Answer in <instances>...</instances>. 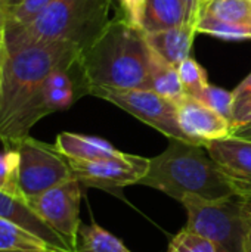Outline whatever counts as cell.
I'll return each instance as SVG.
<instances>
[{
    "label": "cell",
    "mask_w": 251,
    "mask_h": 252,
    "mask_svg": "<svg viewBox=\"0 0 251 252\" xmlns=\"http://www.w3.org/2000/svg\"><path fill=\"white\" fill-rule=\"evenodd\" d=\"M81 47L71 41H37L4 47L0 77V142L13 148L46 115V78L56 69L74 68Z\"/></svg>",
    "instance_id": "6da1fadb"
},
{
    "label": "cell",
    "mask_w": 251,
    "mask_h": 252,
    "mask_svg": "<svg viewBox=\"0 0 251 252\" xmlns=\"http://www.w3.org/2000/svg\"><path fill=\"white\" fill-rule=\"evenodd\" d=\"M232 136L241 137V139H246V140H251V124L235 128V130L232 131Z\"/></svg>",
    "instance_id": "1f68e13d"
},
{
    "label": "cell",
    "mask_w": 251,
    "mask_h": 252,
    "mask_svg": "<svg viewBox=\"0 0 251 252\" xmlns=\"http://www.w3.org/2000/svg\"><path fill=\"white\" fill-rule=\"evenodd\" d=\"M243 202L237 195L217 201L186 196L180 201L188 214L185 227L207 238L219 252H244Z\"/></svg>",
    "instance_id": "5b68a950"
},
{
    "label": "cell",
    "mask_w": 251,
    "mask_h": 252,
    "mask_svg": "<svg viewBox=\"0 0 251 252\" xmlns=\"http://www.w3.org/2000/svg\"><path fill=\"white\" fill-rule=\"evenodd\" d=\"M38 252H53V251H38Z\"/></svg>",
    "instance_id": "8d00e7d4"
},
{
    "label": "cell",
    "mask_w": 251,
    "mask_h": 252,
    "mask_svg": "<svg viewBox=\"0 0 251 252\" xmlns=\"http://www.w3.org/2000/svg\"><path fill=\"white\" fill-rule=\"evenodd\" d=\"M234 93V100H235V103L234 105H237V103H243V102H246V100H250L251 99V74L250 75H247L238 86H237V89L232 92Z\"/></svg>",
    "instance_id": "f1b7e54d"
},
{
    "label": "cell",
    "mask_w": 251,
    "mask_h": 252,
    "mask_svg": "<svg viewBox=\"0 0 251 252\" xmlns=\"http://www.w3.org/2000/svg\"><path fill=\"white\" fill-rule=\"evenodd\" d=\"M118 4V10L121 16L133 27L142 28L143 24V15L146 7V0H115Z\"/></svg>",
    "instance_id": "484cf974"
},
{
    "label": "cell",
    "mask_w": 251,
    "mask_h": 252,
    "mask_svg": "<svg viewBox=\"0 0 251 252\" xmlns=\"http://www.w3.org/2000/svg\"><path fill=\"white\" fill-rule=\"evenodd\" d=\"M53 0H22L7 12V25H27L34 21Z\"/></svg>",
    "instance_id": "cb8c5ba5"
},
{
    "label": "cell",
    "mask_w": 251,
    "mask_h": 252,
    "mask_svg": "<svg viewBox=\"0 0 251 252\" xmlns=\"http://www.w3.org/2000/svg\"><path fill=\"white\" fill-rule=\"evenodd\" d=\"M234 193L251 201V140L229 136L206 145Z\"/></svg>",
    "instance_id": "8fae6325"
},
{
    "label": "cell",
    "mask_w": 251,
    "mask_h": 252,
    "mask_svg": "<svg viewBox=\"0 0 251 252\" xmlns=\"http://www.w3.org/2000/svg\"><path fill=\"white\" fill-rule=\"evenodd\" d=\"M13 148L19 154L18 185L25 199L74 179L68 159L58 152L55 145L28 136Z\"/></svg>",
    "instance_id": "8992f818"
},
{
    "label": "cell",
    "mask_w": 251,
    "mask_h": 252,
    "mask_svg": "<svg viewBox=\"0 0 251 252\" xmlns=\"http://www.w3.org/2000/svg\"><path fill=\"white\" fill-rule=\"evenodd\" d=\"M151 90L157 92L163 97L180 105L188 94L183 90L176 66L164 61L151 49Z\"/></svg>",
    "instance_id": "e0dca14e"
},
{
    "label": "cell",
    "mask_w": 251,
    "mask_h": 252,
    "mask_svg": "<svg viewBox=\"0 0 251 252\" xmlns=\"http://www.w3.org/2000/svg\"><path fill=\"white\" fill-rule=\"evenodd\" d=\"M186 9V18L188 22H194L197 24V18H198V3L197 0H182Z\"/></svg>",
    "instance_id": "f546056e"
},
{
    "label": "cell",
    "mask_w": 251,
    "mask_h": 252,
    "mask_svg": "<svg viewBox=\"0 0 251 252\" xmlns=\"http://www.w3.org/2000/svg\"><path fill=\"white\" fill-rule=\"evenodd\" d=\"M72 176L83 186L108 192L139 185L149 168V158L120 152L112 158L96 161L68 159Z\"/></svg>",
    "instance_id": "9c48e42d"
},
{
    "label": "cell",
    "mask_w": 251,
    "mask_h": 252,
    "mask_svg": "<svg viewBox=\"0 0 251 252\" xmlns=\"http://www.w3.org/2000/svg\"><path fill=\"white\" fill-rule=\"evenodd\" d=\"M83 94L107 89H151V47L145 31L115 15L81 49L77 62Z\"/></svg>",
    "instance_id": "7a4b0ae2"
},
{
    "label": "cell",
    "mask_w": 251,
    "mask_h": 252,
    "mask_svg": "<svg viewBox=\"0 0 251 252\" xmlns=\"http://www.w3.org/2000/svg\"><path fill=\"white\" fill-rule=\"evenodd\" d=\"M166 252H219L213 242L207 238L191 232L189 229H182L169 244Z\"/></svg>",
    "instance_id": "603a6c76"
},
{
    "label": "cell",
    "mask_w": 251,
    "mask_h": 252,
    "mask_svg": "<svg viewBox=\"0 0 251 252\" xmlns=\"http://www.w3.org/2000/svg\"><path fill=\"white\" fill-rule=\"evenodd\" d=\"M139 185L179 202L186 196L217 201L235 195L206 146L178 139H170L164 152L149 158V168Z\"/></svg>",
    "instance_id": "3957f363"
},
{
    "label": "cell",
    "mask_w": 251,
    "mask_h": 252,
    "mask_svg": "<svg viewBox=\"0 0 251 252\" xmlns=\"http://www.w3.org/2000/svg\"><path fill=\"white\" fill-rule=\"evenodd\" d=\"M243 230H244V252H251V201L243 202Z\"/></svg>",
    "instance_id": "83f0119b"
},
{
    "label": "cell",
    "mask_w": 251,
    "mask_h": 252,
    "mask_svg": "<svg viewBox=\"0 0 251 252\" xmlns=\"http://www.w3.org/2000/svg\"><path fill=\"white\" fill-rule=\"evenodd\" d=\"M209 1H210V0H197V3H198V12H200V10H201V9L206 6ZM197 19H198V18H197Z\"/></svg>",
    "instance_id": "e575fe53"
},
{
    "label": "cell",
    "mask_w": 251,
    "mask_h": 252,
    "mask_svg": "<svg viewBox=\"0 0 251 252\" xmlns=\"http://www.w3.org/2000/svg\"><path fill=\"white\" fill-rule=\"evenodd\" d=\"M3 56H4V46H0V77H1V68H3Z\"/></svg>",
    "instance_id": "836d02e7"
},
{
    "label": "cell",
    "mask_w": 251,
    "mask_h": 252,
    "mask_svg": "<svg viewBox=\"0 0 251 252\" xmlns=\"http://www.w3.org/2000/svg\"><path fill=\"white\" fill-rule=\"evenodd\" d=\"M195 34L198 32L194 22H183L182 25L157 32H145L149 47L173 66L189 58Z\"/></svg>",
    "instance_id": "5bb4252c"
},
{
    "label": "cell",
    "mask_w": 251,
    "mask_h": 252,
    "mask_svg": "<svg viewBox=\"0 0 251 252\" xmlns=\"http://www.w3.org/2000/svg\"><path fill=\"white\" fill-rule=\"evenodd\" d=\"M178 74L180 78V83L183 86V90L188 96L198 99V96L203 93V90L209 86L207 72L206 69L191 56L180 62L178 66Z\"/></svg>",
    "instance_id": "ffe728a7"
},
{
    "label": "cell",
    "mask_w": 251,
    "mask_h": 252,
    "mask_svg": "<svg viewBox=\"0 0 251 252\" xmlns=\"http://www.w3.org/2000/svg\"><path fill=\"white\" fill-rule=\"evenodd\" d=\"M0 4H1V6H3V1H1V0H0ZM3 7H4V6H3Z\"/></svg>",
    "instance_id": "d590c367"
},
{
    "label": "cell",
    "mask_w": 251,
    "mask_h": 252,
    "mask_svg": "<svg viewBox=\"0 0 251 252\" xmlns=\"http://www.w3.org/2000/svg\"><path fill=\"white\" fill-rule=\"evenodd\" d=\"M1 1H3V6H4L6 12H9V10H12L13 7H16L22 0H1Z\"/></svg>",
    "instance_id": "d6a6232c"
},
{
    "label": "cell",
    "mask_w": 251,
    "mask_h": 252,
    "mask_svg": "<svg viewBox=\"0 0 251 252\" xmlns=\"http://www.w3.org/2000/svg\"><path fill=\"white\" fill-rule=\"evenodd\" d=\"M78 96H80V93L75 89L50 87V86H46V81H44L43 99H44V105L50 114L68 109L70 106H72V103L75 102V99Z\"/></svg>",
    "instance_id": "d4e9b609"
},
{
    "label": "cell",
    "mask_w": 251,
    "mask_h": 252,
    "mask_svg": "<svg viewBox=\"0 0 251 252\" xmlns=\"http://www.w3.org/2000/svg\"><path fill=\"white\" fill-rule=\"evenodd\" d=\"M6 28H7V12H6V9L0 4V46H4Z\"/></svg>",
    "instance_id": "4dcf8cb0"
},
{
    "label": "cell",
    "mask_w": 251,
    "mask_h": 252,
    "mask_svg": "<svg viewBox=\"0 0 251 252\" xmlns=\"http://www.w3.org/2000/svg\"><path fill=\"white\" fill-rule=\"evenodd\" d=\"M0 217L28 230L41 239L53 252H71L67 244L31 211L27 201L19 195H10L0 190Z\"/></svg>",
    "instance_id": "4fadbf2b"
},
{
    "label": "cell",
    "mask_w": 251,
    "mask_h": 252,
    "mask_svg": "<svg viewBox=\"0 0 251 252\" xmlns=\"http://www.w3.org/2000/svg\"><path fill=\"white\" fill-rule=\"evenodd\" d=\"M178 120L182 131L195 145L206 146L209 142L232 136L229 120L191 96L178 105Z\"/></svg>",
    "instance_id": "7c38bea8"
},
{
    "label": "cell",
    "mask_w": 251,
    "mask_h": 252,
    "mask_svg": "<svg viewBox=\"0 0 251 252\" xmlns=\"http://www.w3.org/2000/svg\"><path fill=\"white\" fill-rule=\"evenodd\" d=\"M197 32L223 40H251V0H210L198 12Z\"/></svg>",
    "instance_id": "30bf717a"
},
{
    "label": "cell",
    "mask_w": 251,
    "mask_h": 252,
    "mask_svg": "<svg viewBox=\"0 0 251 252\" xmlns=\"http://www.w3.org/2000/svg\"><path fill=\"white\" fill-rule=\"evenodd\" d=\"M75 252H132L112 233L96 223L81 224Z\"/></svg>",
    "instance_id": "d6986e66"
},
{
    "label": "cell",
    "mask_w": 251,
    "mask_h": 252,
    "mask_svg": "<svg viewBox=\"0 0 251 252\" xmlns=\"http://www.w3.org/2000/svg\"><path fill=\"white\" fill-rule=\"evenodd\" d=\"M115 0H53L27 25H7L4 47L37 41H71L86 47L118 13Z\"/></svg>",
    "instance_id": "277c9868"
},
{
    "label": "cell",
    "mask_w": 251,
    "mask_h": 252,
    "mask_svg": "<svg viewBox=\"0 0 251 252\" xmlns=\"http://www.w3.org/2000/svg\"><path fill=\"white\" fill-rule=\"evenodd\" d=\"M92 96L104 99L146 126L155 128L169 139L192 143L182 131L178 120V106L151 89H107L92 92ZM195 145V143H194Z\"/></svg>",
    "instance_id": "52a82bcc"
},
{
    "label": "cell",
    "mask_w": 251,
    "mask_h": 252,
    "mask_svg": "<svg viewBox=\"0 0 251 252\" xmlns=\"http://www.w3.org/2000/svg\"><path fill=\"white\" fill-rule=\"evenodd\" d=\"M198 100L203 102L204 105H207L209 108H212L213 111L219 112L226 120L232 121L234 103H235L232 92L225 90L222 87H216V86L209 84L203 90V93L198 96Z\"/></svg>",
    "instance_id": "7402d4cb"
},
{
    "label": "cell",
    "mask_w": 251,
    "mask_h": 252,
    "mask_svg": "<svg viewBox=\"0 0 251 252\" xmlns=\"http://www.w3.org/2000/svg\"><path fill=\"white\" fill-rule=\"evenodd\" d=\"M52 251L41 239L0 217V252Z\"/></svg>",
    "instance_id": "ac0fdd59"
},
{
    "label": "cell",
    "mask_w": 251,
    "mask_h": 252,
    "mask_svg": "<svg viewBox=\"0 0 251 252\" xmlns=\"http://www.w3.org/2000/svg\"><path fill=\"white\" fill-rule=\"evenodd\" d=\"M188 22L182 0H146L142 28L145 32H157Z\"/></svg>",
    "instance_id": "2e32d148"
},
{
    "label": "cell",
    "mask_w": 251,
    "mask_h": 252,
    "mask_svg": "<svg viewBox=\"0 0 251 252\" xmlns=\"http://www.w3.org/2000/svg\"><path fill=\"white\" fill-rule=\"evenodd\" d=\"M25 201L31 211L67 244L70 251L75 252L81 226V183L71 179Z\"/></svg>",
    "instance_id": "ba28073f"
},
{
    "label": "cell",
    "mask_w": 251,
    "mask_h": 252,
    "mask_svg": "<svg viewBox=\"0 0 251 252\" xmlns=\"http://www.w3.org/2000/svg\"><path fill=\"white\" fill-rule=\"evenodd\" d=\"M55 148L67 159L77 161H96L120 154V151L105 139L70 131H62L56 136Z\"/></svg>",
    "instance_id": "9a60e30c"
},
{
    "label": "cell",
    "mask_w": 251,
    "mask_h": 252,
    "mask_svg": "<svg viewBox=\"0 0 251 252\" xmlns=\"http://www.w3.org/2000/svg\"><path fill=\"white\" fill-rule=\"evenodd\" d=\"M18 170H19L18 151L15 148H6L3 152H0V190L1 192L22 196L18 185Z\"/></svg>",
    "instance_id": "44dd1931"
},
{
    "label": "cell",
    "mask_w": 251,
    "mask_h": 252,
    "mask_svg": "<svg viewBox=\"0 0 251 252\" xmlns=\"http://www.w3.org/2000/svg\"><path fill=\"white\" fill-rule=\"evenodd\" d=\"M232 131L238 127L251 124V99L243 103L234 105V115H232Z\"/></svg>",
    "instance_id": "4316f807"
}]
</instances>
